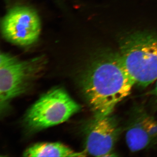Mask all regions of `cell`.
<instances>
[{"instance_id": "1", "label": "cell", "mask_w": 157, "mask_h": 157, "mask_svg": "<svg viewBox=\"0 0 157 157\" xmlns=\"http://www.w3.org/2000/svg\"><path fill=\"white\" fill-rule=\"evenodd\" d=\"M135 84L124 67L119 52H102L82 77V88L95 116L110 115L131 94Z\"/></svg>"}, {"instance_id": "2", "label": "cell", "mask_w": 157, "mask_h": 157, "mask_svg": "<svg viewBox=\"0 0 157 157\" xmlns=\"http://www.w3.org/2000/svg\"><path fill=\"white\" fill-rule=\"evenodd\" d=\"M120 56L125 69L142 87L157 79V33L138 31L127 34L119 42Z\"/></svg>"}, {"instance_id": "3", "label": "cell", "mask_w": 157, "mask_h": 157, "mask_svg": "<svg viewBox=\"0 0 157 157\" xmlns=\"http://www.w3.org/2000/svg\"><path fill=\"white\" fill-rule=\"evenodd\" d=\"M80 109L65 90L56 88L43 95L29 108L25 122L31 131H39L66 121Z\"/></svg>"}, {"instance_id": "4", "label": "cell", "mask_w": 157, "mask_h": 157, "mask_svg": "<svg viewBox=\"0 0 157 157\" xmlns=\"http://www.w3.org/2000/svg\"><path fill=\"white\" fill-rule=\"evenodd\" d=\"M45 62L43 57L21 61L9 54L0 58V102L4 109L12 99L24 94Z\"/></svg>"}, {"instance_id": "5", "label": "cell", "mask_w": 157, "mask_h": 157, "mask_svg": "<svg viewBox=\"0 0 157 157\" xmlns=\"http://www.w3.org/2000/svg\"><path fill=\"white\" fill-rule=\"evenodd\" d=\"M4 37L20 45H28L36 41L41 30L39 16L33 9L17 6L7 13L2 22Z\"/></svg>"}, {"instance_id": "6", "label": "cell", "mask_w": 157, "mask_h": 157, "mask_svg": "<svg viewBox=\"0 0 157 157\" xmlns=\"http://www.w3.org/2000/svg\"><path fill=\"white\" fill-rule=\"evenodd\" d=\"M120 131L117 121L111 114L95 116L88 130L86 151L94 156H112Z\"/></svg>"}, {"instance_id": "7", "label": "cell", "mask_w": 157, "mask_h": 157, "mask_svg": "<svg viewBox=\"0 0 157 157\" xmlns=\"http://www.w3.org/2000/svg\"><path fill=\"white\" fill-rule=\"evenodd\" d=\"M125 139L133 152L146 148L157 140V121L146 113H139L129 124Z\"/></svg>"}, {"instance_id": "8", "label": "cell", "mask_w": 157, "mask_h": 157, "mask_svg": "<svg viewBox=\"0 0 157 157\" xmlns=\"http://www.w3.org/2000/svg\"><path fill=\"white\" fill-rule=\"evenodd\" d=\"M86 151L76 152L60 143L36 144L29 147L25 152V157H85Z\"/></svg>"}, {"instance_id": "9", "label": "cell", "mask_w": 157, "mask_h": 157, "mask_svg": "<svg viewBox=\"0 0 157 157\" xmlns=\"http://www.w3.org/2000/svg\"><path fill=\"white\" fill-rule=\"evenodd\" d=\"M150 94L155 97L157 100V79L155 81V84L154 87L152 90Z\"/></svg>"}]
</instances>
